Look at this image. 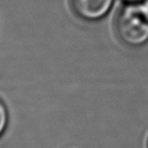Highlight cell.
<instances>
[{
  "mask_svg": "<svg viewBox=\"0 0 148 148\" xmlns=\"http://www.w3.org/2000/svg\"><path fill=\"white\" fill-rule=\"evenodd\" d=\"M141 4H142L143 8L145 9V11L147 12V14H148V0H143V1H141Z\"/></svg>",
  "mask_w": 148,
  "mask_h": 148,
  "instance_id": "obj_4",
  "label": "cell"
},
{
  "mask_svg": "<svg viewBox=\"0 0 148 148\" xmlns=\"http://www.w3.org/2000/svg\"><path fill=\"white\" fill-rule=\"evenodd\" d=\"M147 147H148V144H147Z\"/></svg>",
  "mask_w": 148,
  "mask_h": 148,
  "instance_id": "obj_6",
  "label": "cell"
},
{
  "mask_svg": "<svg viewBox=\"0 0 148 148\" xmlns=\"http://www.w3.org/2000/svg\"><path fill=\"white\" fill-rule=\"evenodd\" d=\"M120 41L132 48L148 43V14L141 2H127L121 7L115 21Z\"/></svg>",
  "mask_w": 148,
  "mask_h": 148,
  "instance_id": "obj_1",
  "label": "cell"
},
{
  "mask_svg": "<svg viewBox=\"0 0 148 148\" xmlns=\"http://www.w3.org/2000/svg\"><path fill=\"white\" fill-rule=\"evenodd\" d=\"M8 124V110L5 103L0 99V136L4 133Z\"/></svg>",
  "mask_w": 148,
  "mask_h": 148,
  "instance_id": "obj_3",
  "label": "cell"
},
{
  "mask_svg": "<svg viewBox=\"0 0 148 148\" xmlns=\"http://www.w3.org/2000/svg\"><path fill=\"white\" fill-rule=\"evenodd\" d=\"M77 16L85 21L101 19L111 10L114 0H70Z\"/></svg>",
  "mask_w": 148,
  "mask_h": 148,
  "instance_id": "obj_2",
  "label": "cell"
},
{
  "mask_svg": "<svg viewBox=\"0 0 148 148\" xmlns=\"http://www.w3.org/2000/svg\"><path fill=\"white\" fill-rule=\"evenodd\" d=\"M125 1H127V2H141L143 0H125Z\"/></svg>",
  "mask_w": 148,
  "mask_h": 148,
  "instance_id": "obj_5",
  "label": "cell"
}]
</instances>
